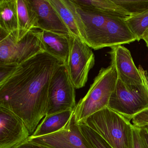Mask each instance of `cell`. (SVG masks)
I'll use <instances>...</instances> for the list:
<instances>
[{
    "mask_svg": "<svg viewBox=\"0 0 148 148\" xmlns=\"http://www.w3.org/2000/svg\"><path fill=\"white\" fill-rule=\"evenodd\" d=\"M64 64L42 52L16 66L0 81V107L20 117L31 136L47 115L51 81Z\"/></svg>",
    "mask_w": 148,
    "mask_h": 148,
    "instance_id": "6da1fadb",
    "label": "cell"
},
{
    "mask_svg": "<svg viewBox=\"0 0 148 148\" xmlns=\"http://www.w3.org/2000/svg\"><path fill=\"white\" fill-rule=\"evenodd\" d=\"M74 4L84 25V42L92 49L111 48L136 40L124 19Z\"/></svg>",
    "mask_w": 148,
    "mask_h": 148,
    "instance_id": "7a4b0ae2",
    "label": "cell"
},
{
    "mask_svg": "<svg viewBox=\"0 0 148 148\" xmlns=\"http://www.w3.org/2000/svg\"><path fill=\"white\" fill-rule=\"evenodd\" d=\"M118 79L116 70L110 65L100 69L87 93L74 109V116L78 123L84 122L94 113L108 107Z\"/></svg>",
    "mask_w": 148,
    "mask_h": 148,
    "instance_id": "3957f363",
    "label": "cell"
},
{
    "mask_svg": "<svg viewBox=\"0 0 148 148\" xmlns=\"http://www.w3.org/2000/svg\"><path fill=\"white\" fill-rule=\"evenodd\" d=\"M82 123L97 132L113 148H132L134 125L108 107L94 113Z\"/></svg>",
    "mask_w": 148,
    "mask_h": 148,
    "instance_id": "277c9868",
    "label": "cell"
},
{
    "mask_svg": "<svg viewBox=\"0 0 148 148\" xmlns=\"http://www.w3.org/2000/svg\"><path fill=\"white\" fill-rule=\"evenodd\" d=\"M42 35V30H33L18 40L0 32V65H18L45 51Z\"/></svg>",
    "mask_w": 148,
    "mask_h": 148,
    "instance_id": "5b68a950",
    "label": "cell"
},
{
    "mask_svg": "<svg viewBox=\"0 0 148 148\" xmlns=\"http://www.w3.org/2000/svg\"><path fill=\"white\" fill-rule=\"evenodd\" d=\"M108 107L130 121L148 110V88L144 83L129 87L118 79Z\"/></svg>",
    "mask_w": 148,
    "mask_h": 148,
    "instance_id": "8992f818",
    "label": "cell"
},
{
    "mask_svg": "<svg viewBox=\"0 0 148 148\" xmlns=\"http://www.w3.org/2000/svg\"><path fill=\"white\" fill-rule=\"evenodd\" d=\"M69 52L65 64L76 89L85 86L88 75L95 64V55L91 48L79 37L69 35Z\"/></svg>",
    "mask_w": 148,
    "mask_h": 148,
    "instance_id": "52a82bcc",
    "label": "cell"
},
{
    "mask_svg": "<svg viewBox=\"0 0 148 148\" xmlns=\"http://www.w3.org/2000/svg\"><path fill=\"white\" fill-rule=\"evenodd\" d=\"M75 89L65 64H63L56 71L51 81L47 115L74 110L77 105Z\"/></svg>",
    "mask_w": 148,
    "mask_h": 148,
    "instance_id": "ba28073f",
    "label": "cell"
},
{
    "mask_svg": "<svg viewBox=\"0 0 148 148\" xmlns=\"http://www.w3.org/2000/svg\"><path fill=\"white\" fill-rule=\"evenodd\" d=\"M27 140L50 148H92L84 135L74 113L68 123L60 130L50 135L32 137Z\"/></svg>",
    "mask_w": 148,
    "mask_h": 148,
    "instance_id": "9c48e42d",
    "label": "cell"
},
{
    "mask_svg": "<svg viewBox=\"0 0 148 148\" xmlns=\"http://www.w3.org/2000/svg\"><path fill=\"white\" fill-rule=\"evenodd\" d=\"M31 136L23 120L11 111L0 107V148H13Z\"/></svg>",
    "mask_w": 148,
    "mask_h": 148,
    "instance_id": "30bf717a",
    "label": "cell"
},
{
    "mask_svg": "<svg viewBox=\"0 0 148 148\" xmlns=\"http://www.w3.org/2000/svg\"><path fill=\"white\" fill-rule=\"evenodd\" d=\"M108 53L110 65L114 67L118 78L129 87L144 84L143 78L133 61L130 51L123 45L111 47Z\"/></svg>",
    "mask_w": 148,
    "mask_h": 148,
    "instance_id": "8fae6325",
    "label": "cell"
},
{
    "mask_svg": "<svg viewBox=\"0 0 148 148\" xmlns=\"http://www.w3.org/2000/svg\"><path fill=\"white\" fill-rule=\"evenodd\" d=\"M29 1L37 16L38 29L66 35L70 34L49 0H29Z\"/></svg>",
    "mask_w": 148,
    "mask_h": 148,
    "instance_id": "7c38bea8",
    "label": "cell"
},
{
    "mask_svg": "<svg viewBox=\"0 0 148 148\" xmlns=\"http://www.w3.org/2000/svg\"><path fill=\"white\" fill-rule=\"evenodd\" d=\"M70 34L79 37L84 42L85 33L80 15L72 0H49Z\"/></svg>",
    "mask_w": 148,
    "mask_h": 148,
    "instance_id": "4fadbf2b",
    "label": "cell"
},
{
    "mask_svg": "<svg viewBox=\"0 0 148 148\" xmlns=\"http://www.w3.org/2000/svg\"><path fill=\"white\" fill-rule=\"evenodd\" d=\"M0 32L18 40L26 34L21 30L16 0H0Z\"/></svg>",
    "mask_w": 148,
    "mask_h": 148,
    "instance_id": "5bb4252c",
    "label": "cell"
},
{
    "mask_svg": "<svg viewBox=\"0 0 148 148\" xmlns=\"http://www.w3.org/2000/svg\"><path fill=\"white\" fill-rule=\"evenodd\" d=\"M42 31V40L45 51L66 64L69 52V35Z\"/></svg>",
    "mask_w": 148,
    "mask_h": 148,
    "instance_id": "9a60e30c",
    "label": "cell"
},
{
    "mask_svg": "<svg viewBox=\"0 0 148 148\" xmlns=\"http://www.w3.org/2000/svg\"><path fill=\"white\" fill-rule=\"evenodd\" d=\"M74 110H68L46 115L30 136L38 137L57 132L66 125L74 113Z\"/></svg>",
    "mask_w": 148,
    "mask_h": 148,
    "instance_id": "2e32d148",
    "label": "cell"
},
{
    "mask_svg": "<svg viewBox=\"0 0 148 148\" xmlns=\"http://www.w3.org/2000/svg\"><path fill=\"white\" fill-rule=\"evenodd\" d=\"M79 5L125 19L130 14L112 0H73Z\"/></svg>",
    "mask_w": 148,
    "mask_h": 148,
    "instance_id": "e0dca14e",
    "label": "cell"
},
{
    "mask_svg": "<svg viewBox=\"0 0 148 148\" xmlns=\"http://www.w3.org/2000/svg\"><path fill=\"white\" fill-rule=\"evenodd\" d=\"M124 20L136 40L139 41L143 40L144 34L148 28V11L139 14L130 15Z\"/></svg>",
    "mask_w": 148,
    "mask_h": 148,
    "instance_id": "ac0fdd59",
    "label": "cell"
},
{
    "mask_svg": "<svg viewBox=\"0 0 148 148\" xmlns=\"http://www.w3.org/2000/svg\"><path fill=\"white\" fill-rule=\"evenodd\" d=\"M130 15L139 14L148 11V0H112Z\"/></svg>",
    "mask_w": 148,
    "mask_h": 148,
    "instance_id": "d6986e66",
    "label": "cell"
},
{
    "mask_svg": "<svg viewBox=\"0 0 148 148\" xmlns=\"http://www.w3.org/2000/svg\"><path fill=\"white\" fill-rule=\"evenodd\" d=\"M85 136L92 148H113L99 134L85 124L79 123Z\"/></svg>",
    "mask_w": 148,
    "mask_h": 148,
    "instance_id": "ffe728a7",
    "label": "cell"
},
{
    "mask_svg": "<svg viewBox=\"0 0 148 148\" xmlns=\"http://www.w3.org/2000/svg\"><path fill=\"white\" fill-rule=\"evenodd\" d=\"M132 148H144L140 135V128L134 125L132 132Z\"/></svg>",
    "mask_w": 148,
    "mask_h": 148,
    "instance_id": "44dd1931",
    "label": "cell"
},
{
    "mask_svg": "<svg viewBox=\"0 0 148 148\" xmlns=\"http://www.w3.org/2000/svg\"><path fill=\"white\" fill-rule=\"evenodd\" d=\"M13 148H50L32 141L27 140Z\"/></svg>",
    "mask_w": 148,
    "mask_h": 148,
    "instance_id": "7402d4cb",
    "label": "cell"
},
{
    "mask_svg": "<svg viewBox=\"0 0 148 148\" xmlns=\"http://www.w3.org/2000/svg\"><path fill=\"white\" fill-rule=\"evenodd\" d=\"M139 128L144 147L148 148V126H143Z\"/></svg>",
    "mask_w": 148,
    "mask_h": 148,
    "instance_id": "603a6c76",
    "label": "cell"
},
{
    "mask_svg": "<svg viewBox=\"0 0 148 148\" xmlns=\"http://www.w3.org/2000/svg\"><path fill=\"white\" fill-rule=\"evenodd\" d=\"M143 80L144 83L145 84L146 86V87H147L148 89V75L147 74H145L143 75ZM148 126V117L147 119L146 120H145V122L144 125V126Z\"/></svg>",
    "mask_w": 148,
    "mask_h": 148,
    "instance_id": "cb8c5ba5",
    "label": "cell"
},
{
    "mask_svg": "<svg viewBox=\"0 0 148 148\" xmlns=\"http://www.w3.org/2000/svg\"><path fill=\"white\" fill-rule=\"evenodd\" d=\"M143 40H144L146 44V47L148 49V28L145 31V33L144 34L143 36Z\"/></svg>",
    "mask_w": 148,
    "mask_h": 148,
    "instance_id": "d4e9b609",
    "label": "cell"
}]
</instances>
